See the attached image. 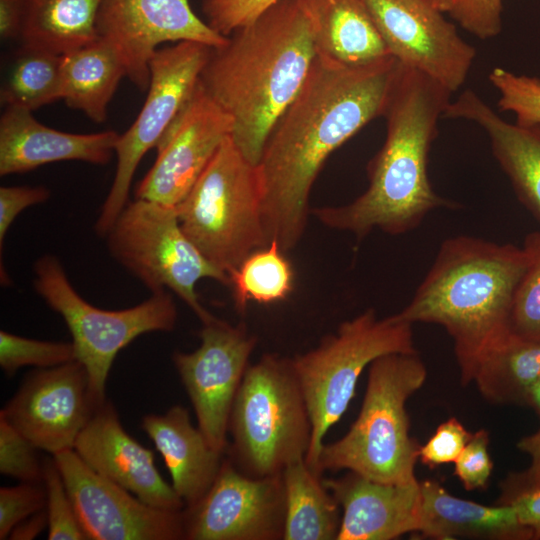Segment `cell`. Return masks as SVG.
<instances>
[{"label":"cell","instance_id":"1","mask_svg":"<svg viewBox=\"0 0 540 540\" xmlns=\"http://www.w3.org/2000/svg\"><path fill=\"white\" fill-rule=\"evenodd\" d=\"M399 61L345 66L316 55L300 91L274 124L257 165L264 227L283 251L301 240L312 186L329 156L383 116Z\"/></svg>","mask_w":540,"mask_h":540},{"label":"cell","instance_id":"2","mask_svg":"<svg viewBox=\"0 0 540 540\" xmlns=\"http://www.w3.org/2000/svg\"><path fill=\"white\" fill-rule=\"evenodd\" d=\"M452 92L427 74L399 64L383 113L386 137L369 161L367 189L342 206L315 208L325 226L362 239L374 229L400 235L416 229L431 211L455 208L428 176V156Z\"/></svg>","mask_w":540,"mask_h":540},{"label":"cell","instance_id":"3","mask_svg":"<svg viewBox=\"0 0 540 540\" xmlns=\"http://www.w3.org/2000/svg\"><path fill=\"white\" fill-rule=\"evenodd\" d=\"M316 51L299 0H280L211 48L199 82L233 119L231 138L258 165L266 140L303 86Z\"/></svg>","mask_w":540,"mask_h":540},{"label":"cell","instance_id":"4","mask_svg":"<svg viewBox=\"0 0 540 540\" xmlns=\"http://www.w3.org/2000/svg\"><path fill=\"white\" fill-rule=\"evenodd\" d=\"M529 262L525 244L466 235L448 238L413 298L394 317L445 328L467 384L481 357L510 333L514 294Z\"/></svg>","mask_w":540,"mask_h":540},{"label":"cell","instance_id":"5","mask_svg":"<svg viewBox=\"0 0 540 540\" xmlns=\"http://www.w3.org/2000/svg\"><path fill=\"white\" fill-rule=\"evenodd\" d=\"M426 368L413 353H392L369 365L361 410L348 432L324 444L318 473L347 470L383 483L415 482L420 446L409 435L408 398L421 388Z\"/></svg>","mask_w":540,"mask_h":540},{"label":"cell","instance_id":"6","mask_svg":"<svg viewBox=\"0 0 540 540\" xmlns=\"http://www.w3.org/2000/svg\"><path fill=\"white\" fill-rule=\"evenodd\" d=\"M229 459L244 474L282 473L305 458L312 424L292 358L265 354L249 365L230 412Z\"/></svg>","mask_w":540,"mask_h":540},{"label":"cell","instance_id":"7","mask_svg":"<svg viewBox=\"0 0 540 540\" xmlns=\"http://www.w3.org/2000/svg\"><path fill=\"white\" fill-rule=\"evenodd\" d=\"M175 208L187 237L227 275L269 244L258 167L243 156L231 136Z\"/></svg>","mask_w":540,"mask_h":540},{"label":"cell","instance_id":"8","mask_svg":"<svg viewBox=\"0 0 540 540\" xmlns=\"http://www.w3.org/2000/svg\"><path fill=\"white\" fill-rule=\"evenodd\" d=\"M413 352L412 324L394 315L379 319L369 309L343 322L315 349L292 358L312 424L305 456L311 470L319 474L324 437L348 408L363 370L380 356Z\"/></svg>","mask_w":540,"mask_h":540},{"label":"cell","instance_id":"9","mask_svg":"<svg viewBox=\"0 0 540 540\" xmlns=\"http://www.w3.org/2000/svg\"><path fill=\"white\" fill-rule=\"evenodd\" d=\"M33 270L37 294L63 318L71 333L76 360L87 371L96 406L106 401V383L117 354L140 335L169 332L176 325L177 308L169 291L151 293L130 308L104 310L80 296L56 256H41Z\"/></svg>","mask_w":540,"mask_h":540},{"label":"cell","instance_id":"10","mask_svg":"<svg viewBox=\"0 0 540 540\" xmlns=\"http://www.w3.org/2000/svg\"><path fill=\"white\" fill-rule=\"evenodd\" d=\"M104 238L110 255L151 293L173 292L202 323L214 317L201 304L196 285L212 279L228 286L229 277L187 237L175 207L135 198Z\"/></svg>","mask_w":540,"mask_h":540},{"label":"cell","instance_id":"11","mask_svg":"<svg viewBox=\"0 0 540 540\" xmlns=\"http://www.w3.org/2000/svg\"><path fill=\"white\" fill-rule=\"evenodd\" d=\"M211 47L183 41L160 48L150 62L146 100L132 125L119 135L112 185L95 222V232L105 237L128 204L138 164L159 139L196 89Z\"/></svg>","mask_w":540,"mask_h":540},{"label":"cell","instance_id":"12","mask_svg":"<svg viewBox=\"0 0 540 540\" xmlns=\"http://www.w3.org/2000/svg\"><path fill=\"white\" fill-rule=\"evenodd\" d=\"M201 343L189 353L176 351L172 361L194 408L198 427L210 445L225 453L232 405L249 366L256 338L244 324L215 316L202 323Z\"/></svg>","mask_w":540,"mask_h":540},{"label":"cell","instance_id":"13","mask_svg":"<svg viewBox=\"0 0 540 540\" xmlns=\"http://www.w3.org/2000/svg\"><path fill=\"white\" fill-rule=\"evenodd\" d=\"M188 540H279L285 528L282 473L252 477L229 458L206 494L183 509Z\"/></svg>","mask_w":540,"mask_h":540},{"label":"cell","instance_id":"14","mask_svg":"<svg viewBox=\"0 0 540 540\" xmlns=\"http://www.w3.org/2000/svg\"><path fill=\"white\" fill-rule=\"evenodd\" d=\"M389 53L457 92L466 82L476 49L432 0H365Z\"/></svg>","mask_w":540,"mask_h":540},{"label":"cell","instance_id":"15","mask_svg":"<svg viewBox=\"0 0 540 540\" xmlns=\"http://www.w3.org/2000/svg\"><path fill=\"white\" fill-rule=\"evenodd\" d=\"M52 456L87 539H185L183 510L146 504L91 469L74 449Z\"/></svg>","mask_w":540,"mask_h":540},{"label":"cell","instance_id":"16","mask_svg":"<svg viewBox=\"0 0 540 540\" xmlns=\"http://www.w3.org/2000/svg\"><path fill=\"white\" fill-rule=\"evenodd\" d=\"M233 131V119L200 82L159 139L157 157L135 198L176 207Z\"/></svg>","mask_w":540,"mask_h":540},{"label":"cell","instance_id":"17","mask_svg":"<svg viewBox=\"0 0 540 540\" xmlns=\"http://www.w3.org/2000/svg\"><path fill=\"white\" fill-rule=\"evenodd\" d=\"M97 32L118 51L127 77L141 91L148 89L159 45L190 41L219 48L228 40L199 18L188 0H103Z\"/></svg>","mask_w":540,"mask_h":540},{"label":"cell","instance_id":"18","mask_svg":"<svg viewBox=\"0 0 540 540\" xmlns=\"http://www.w3.org/2000/svg\"><path fill=\"white\" fill-rule=\"evenodd\" d=\"M85 367L72 361L26 375L0 416L51 455L74 449L95 409Z\"/></svg>","mask_w":540,"mask_h":540},{"label":"cell","instance_id":"19","mask_svg":"<svg viewBox=\"0 0 540 540\" xmlns=\"http://www.w3.org/2000/svg\"><path fill=\"white\" fill-rule=\"evenodd\" d=\"M74 450L91 469L146 504L172 511L185 508L183 500L160 475L153 452L126 432L109 401L95 409Z\"/></svg>","mask_w":540,"mask_h":540},{"label":"cell","instance_id":"20","mask_svg":"<svg viewBox=\"0 0 540 540\" xmlns=\"http://www.w3.org/2000/svg\"><path fill=\"white\" fill-rule=\"evenodd\" d=\"M323 483L343 510L337 540H391L419 531V481L383 483L348 471Z\"/></svg>","mask_w":540,"mask_h":540},{"label":"cell","instance_id":"21","mask_svg":"<svg viewBox=\"0 0 540 540\" xmlns=\"http://www.w3.org/2000/svg\"><path fill=\"white\" fill-rule=\"evenodd\" d=\"M119 133L76 134L50 128L31 111L7 107L0 118V175L21 174L59 161L106 165Z\"/></svg>","mask_w":540,"mask_h":540},{"label":"cell","instance_id":"22","mask_svg":"<svg viewBox=\"0 0 540 540\" xmlns=\"http://www.w3.org/2000/svg\"><path fill=\"white\" fill-rule=\"evenodd\" d=\"M443 117L470 121L484 130L518 199L540 221V123L508 122L471 89L451 100Z\"/></svg>","mask_w":540,"mask_h":540},{"label":"cell","instance_id":"23","mask_svg":"<svg viewBox=\"0 0 540 540\" xmlns=\"http://www.w3.org/2000/svg\"><path fill=\"white\" fill-rule=\"evenodd\" d=\"M142 429L163 457L172 487L185 507L198 502L215 481L224 453L215 450L199 427H194L187 409L172 406L164 414H147Z\"/></svg>","mask_w":540,"mask_h":540},{"label":"cell","instance_id":"24","mask_svg":"<svg viewBox=\"0 0 540 540\" xmlns=\"http://www.w3.org/2000/svg\"><path fill=\"white\" fill-rule=\"evenodd\" d=\"M316 55L345 66L369 64L389 53L365 0H299Z\"/></svg>","mask_w":540,"mask_h":540},{"label":"cell","instance_id":"25","mask_svg":"<svg viewBox=\"0 0 540 540\" xmlns=\"http://www.w3.org/2000/svg\"><path fill=\"white\" fill-rule=\"evenodd\" d=\"M421 493L420 528L424 536L436 539L477 537L488 539H529L511 503L485 506L450 494L434 480L419 482Z\"/></svg>","mask_w":540,"mask_h":540},{"label":"cell","instance_id":"26","mask_svg":"<svg viewBox=\"0 0 540 540\" xmlns=\"http://www.w3.org/2000/svg\"><path fill=\"white\" fill-rule=\"evenodd\" d=\"M62 100L72 109L102 123L108 105L123 77H127L118 51L98 38L81 48L62 55Z\"/></svg>","mask_w":540,"mask_h":540},{"label":"cell","instance_id":"27","mask_svg":"<svg viewBox=\"0 0 540 540\" xmlns=\"http://www.w3.org/2000/svg\"><path fill=\"white\" fill-rule=\"evenodd\" d=\"M285 495L284 540H337L340 505L305 458L282 471Z\"/></svg>","mask_w":540,"mask_h":540},{"label":"cell","instance_id":"28","mask_svg":"<svg viewBox=\"0 0 540 540\" xmlns=\"http://www.w3.org/2000/svg\"><path fill=\"white\" fill-rule=\"evenodd\" d=\"M103 0H27L20 39L58 55L98 40Z\"/></svg>","mask_w":540,"mask_h":540},{"label":"cell","instance_id":"29","mask_svg":"<svg viewBox=\"0 0 540 540\" xmlns=\"http://www.w3.org/2000/svg\"><path fill=\"white\" fill-rule=\"evenodd\" d=\"M539 376L540 342L509 333L481 357L472 381L490 401L528 403Z\"/></svg>","mask_w":540,"mask_h":540},{"label":"cell","instance_id":"30","mask_svg":"<svg viewBox=\"0 0 540 540\" xmlns=\"http://www.w3.org/2000/svg\"><path fill=\"white\" fill-rule=\"evenodd\" d=\"M61 60L62 55L23 44L1 85V104L32 112L62 100Z\"/></svg>","mask_w":540,"mask_h":540},{"label":"cell","instance_id":"31","mask_svg":"<svg viewBox=\"0 0 540 540\" xmlns=\"http://www.w3.org/2000/svg\"><path fill=\"white\" fill-rule=\"evenodd\" d=\"M277 241L249 254L228 274L229 287L238 312L249 302L271 304L285 300L294 287V269Z\"/></svg>","mask_w":540,"mask_h":540},{"label":"cell","instance_id":"32","mask_svg":"<svg viewBox=\"0 0 540 540\" xmlns=\"http://www.w3.org/2000/svg\"><path fill=\"white\" fill-rule=\"evenodd\" d=\"M524 244L530 262L514 294L509 330L515 336L540 342V232L532 233Z\"/></svg>","mask_w":540,"mask_h":540},{"label":"cell","instance_id":"33","mask_svg":"<svg viewBox=\"0 0 540 540\" xmlns=\"http://www.w3.org/2000/svg\"><path fill=\"white\" fill-rule=\"evenodd\" d=\"M76 360L72 342L44 341L0 331V366L7 376L19 368H50Z\"/></svg>","mask_w":540,"mask_h":540},{"label":"cell","instance_id":"34","mask_svg":"<svg viewBox=\"0 0 540 540\" xmlns=\"http://www.w3.org/2000/svg\"><path fill=\"white\" fill-rule=\"evenodd\" d=\"M488 79L498 92L500 112L512 113L519 125L540 123V78L494 67Z\"/></svg>","mask_w":540,"mask_h":540},{"label":"cell","instance_id":"35","mask_svg":"<svg viewBox=\"0 0 540 540\" xmlns=\"http://www.w3.org/2000/svg\"><path fill=\"white\" fill-rule=\"evenodd\" d=\"M49 540H87L54 457L43 459Z\"/></svg>","mask_w":540,"mask_h":540},{"label":"cell","instance_id":"36","mask_svg":"<svg viewBox=\"0 0 540 540\" xmlns=\"http://www.w3.org/2000/svg\"><path fill=\"white\" fill-rule=\"evenodd\" d=\"M28 438L0 416V472L24 483H43V460Z\"/></svg>","mask_w":540,"mask_h":540},{"label":"cell","instance_id":"37","mask_svg":"<svg viewBox=\"0 0 540 540\" xmlns=\"http://www.w3.org/2000/svg\"><path fill=\"white\" fill-rule=\"evenodd\" d=\"M43 483H24L0 489V539H8L14 527L31 515L46 509Z\"/></svg>","mask_w":540,"mask_h":540},{"label":"cell","instance_id":"38","mask_svg":"<svg viewBox=\"0 0 540 540\" xmlns=\"http://www.w3.org/2000/svg\"><path fill=\"white\" fill-rule=\"evenodd\" d=\"M280 0H202L206 22L228 37L238 28L253 22Z\"/></svg>","mask_w":540,"mask_h":540},{"label":"cell","instance_id":"39","mask_svg":"<svg viewBox=\"0 0 540 540\" xmlns=\"http://www.w3.org/2000/svg\"><path fill=\"white\" fill-rule=\"evenodd\" d=\"M503 0H455L449 14L468 33L481 40L502 30Z\"/></svg>","mask_w":540,"mask_h":540},{"label":"cell","instance_id":"40","mask_svg":"<svg viewBox=\"0 0 540 540\" xmlns=\"http://www.w3.org/2000/svg\"><path fill=\"white\" fill-rule=\"evenodd\" d=\"M471 436L472 433H469L461 422L450 418L437 427L426 444L420 446L419 458L430 468L454 463Z\"/></svg>","mask_w":540,"mask_h":540},{"label":"cell","instance_id":"41","mask_svg":"<svg viewBox=\"0 0 540 540\" xmlns=\"http://www.w3.org/2000/svg\"><path fill=\"white\" fill-rule=\"evenodd\" d=\"M488 433L479 430L472 434L455 463V475L468 491L486 486L493 468L488 453Z\"/></svg>","mask_w":540,"mask_h":540},{"label":"cell","instance_id":"42","mask_svg":"<svg viewBox=\"0 0 540 540\" xmlns=\"http://www.w3.org/2000/svg\"><path fill=\"white\" fill-rule=\"evenodd\" d=\"M50 190L44 186H2L0 188V249L16 217L26 208L47 201Z\"/></svg>","mask_w":540,"mask_h":540},{"label":"cell","instance_id":"43","mask_svg":"<svg viewBox=\"0 0 540 540\" xmlns=\"http://www.w3.org/2000/svg\"><path fill=\"white\" fill-rule=\"evenodd\" d=\"M518 448L531 458L529 468L506 481L503 503H507L517 494L540 486V430L518 442Z\"/></svg>","mask_w":540,"mask_h":540},{"label":"cell","instance_id":"44","mask_svg":"<svg viewBox=\"0 0 540 540\" xmlns=\"http://www.w3.org/2000/svg\"><path fill=\"white\" fill-rule=\"evenodd\" d=\"M507 503L515 506L520 523L533 538H540V486L517 494Z\"/></svg>","mask_w":540,"mask_h":540},{"label":"cell","instance_id":"45","mask_svg":"<svg viewBox=\"0 0 540 540\" xmlns=\"http://www.w3.org/2000/svg\"><path fill=\"white\" fill-rule=\"evenodd\" d=\"M27 0H0V37L2 40L19 38Z\"/></svg>","mask_w":540,"mask_h":540},{"label":"cell","instance_id":"46","mask_svg":"<svg viewBox=\"0 0 540 540\" xmlns=\"http://www.w3.org/2000/svg\"><path fill=\"white\" fill-rule=\"evenodd\" d=\"M45 527H48L46 509L31 515L17 524L8 539L30 540L37 537Z\"/></svg>","mask_w":540,"mask_h":540},{"label":"cell","instance_id":"47","mask_svg":"<svg viewBox=\"0 0 540 540\" xmlns=\"http://www.w3.org/2000/svg\"><path fill=\"white\" fill-rule=\"evenodd\" d=\"M528 404L532 405L540 415V376L531 389Z\"/></svg>","mask_w":540,"mask_h":540},{"label":"cell","instance_id":"48","mask_svg":"<svg viewBox=\"0 0 540 540\" xmlns=\"http://www.w3.org/2000/svg\"><path fill=\"white\" fill-rule=\"evenodd\" d=\"M435 5L444 13H449L455 0H432Z\"/></svg>","mask_w":540,"mask_h":540}]
</instances>
